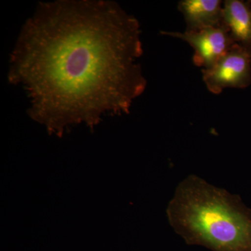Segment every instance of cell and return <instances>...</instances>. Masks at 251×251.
<instances>
[{
	"label": "cell",
	"instance_id": "obj_2",
	"mask_svg": "<svg viewBox=\"0 0 251 251\" xmlns=\"http://www.w3.org/2000/svg\"><path fill=\"white\" fill-rule=\"evenodd\" d=\"M167 215L188 244L213 251H251V209L239 196L195 175L177 186Z\"/></svg>",
	"mask_w": 251,
	"mask_h": 251
},
{
	"label": "cell",
	"instance_id": "obj_5",
	"mask_svg": "<svg viewBox=\"0 0 251 251\" xmlns=\"http://www.w3.org/2000/svg\"><path fill=\"white\" fill-rule=\"evenodd\" d=\"M223 6L221 0H181L178 10L184 16L186 31L194 32L223 25Z\"/></svg>",
	"mask_w": 251,
	"mask_h": 251
},
{
	"label": "cell",
	"instance_id": "obj_3",
	"mask_svg": "<svg viewBox=\"0 0 251 251\" xmlns=\"http://www.w3.org/2000/svg\"><path fill=\"white\" fill-rule=\"evenodd\" d=\"M202 80L214 94L226 88H247L251 84V52L235 44L213 67L202 69Z\"/></svg>",
	"mask_w": 251,
	"mask_h": 251
},
{
	"label": "cell",
	"instance_id": "obj_4",
	"mask_svg": "<svg viewBox=\"0 0 251 251\" xmlns=\"http://www.w3.org/2000/svg\"><path fill=\"white\" fill-rule=\"evenodd\" d=\"M161 34L187 43L194 50L193 62L203 69H209L235 44L224 23L219 27H209L194 32L161 31Z\"/></svg>",
	"mask_w": 251,
	"mask_h": 251
},
{
	"label": "cell",
	"instance_id": "obj_1",
	"mask_svg": "<svg viewBox=\"0 0 251 251\" xmlns=\"http://www.w3.org/2000/svg\"><path fill=\"white\" fill-rule=\"evenodd\" d=\"M139 22L115 1L42 2L21 29L9 80L29 99V114L48 131L93 127L128 113L147 80Z\"/></svg>",
	"mask_w": 251,
	"mask_h": 251
},
{
	"label": "cell",
	"instance_id": "obj_6",
	"mask_svg": "<svg viewBox=\"0 0 251 251\" xmlns=\"http://www.w3.org/2000/svg\"><path fill=\"white\" fill-rule=\"evenodd\" d=\"M223 23L235 44L251 52V1L226 0Z\"/></svg>",
	"mask_w": 251,
	"mask_h": 251
}]
</instances>
